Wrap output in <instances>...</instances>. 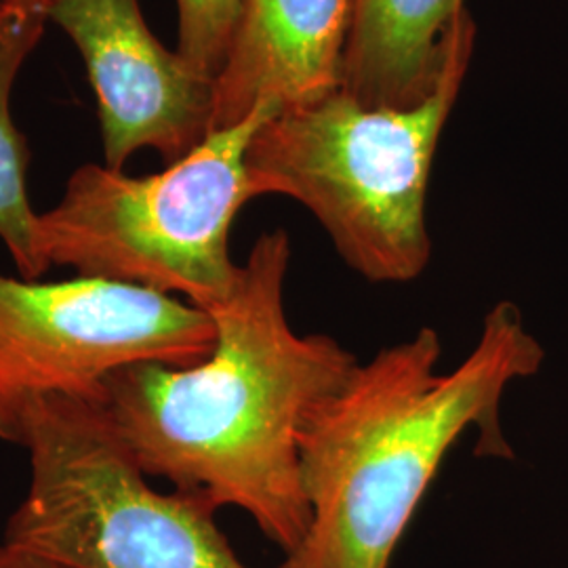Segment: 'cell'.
Segmentation results:
<instances>
[{"label": "cell", "mask_w": 568, "mask_h": 568, "mask_svg": "<svg viewBox=\"0 0 568 568\" xmlns=\"http://www.w3.org/2000/svg\"><path fill=\"white\" fill-rule=\"evenodd\" d=\"M466 11L464 0H352L342 91L371 108L424 102Z\"/></svg>", "instance_id": "9c48e42d"}, {"label": "cell", "mask_w": 568, "mask_h": 568, "mask_svg": "<svg viewBox=\"0 0 568 568\" xmlns=\"http://www.w3.org/2000/svg\"><path fill=\"white\" fill-rule=\"evenodd\" d=\"M47 18L87 63L108 166L143 148L178 163L213 133L215 81L161 44L138 0H55Z\"/></svg>", "instance_id": "52a82bcc"}, {"label": "cell", "mask_w": 568, "mask_h": 568, "mask_svg": "<svg viewBox=\"0 0 568 568\" xmlns=\"http://www.w3.org/2000/svg\"><path fill=\"white\" fill-rule=\"evenodd\" d=\"M239 7L241 0H178V53L213 81L227 60L239 21Z\"/></svg>", "instance_id": "8fae6325"}, {"label": "cell", "mask_w": 568, "mask_h": 568, "mask_svg": "<svg viewBox=\"0 0 568 568\" xmlns=\"http://www.w3.org/2000/svg\"><path fill=\"white\" fill-rule=\"evenodd\" d=\"M0 568H72L60 565L55 560L42 558L39 554L26 551V549L9 546V544H0Z\"/></svg>", "instance_id": "7c38bea8"}, {"label": "cell", "mask_w": 568, "mask_h": 568, "mask_svg": "<svg viewBox=\"0 0 568 568\" xmlns=\"http://www.w3.org/2000/svg\"><path fill=\"white\" fill-rule=\"evenodd\" d=\"M288 264L286 232L262 234L232 295L209 312L211 356L185 368L122 366L105 379L102 400L145 476L203 493L217 508L243 509L284 554L310 525L302 432L361 363L337 339L291 326Z\"/></svg>", "instance_id": "6da1fadb"}, {"label": "cell", "mask_w": 568, "mask_h": 568, "mask_svg": "<svg viewBox=\"0 0 568 568\" xmlns=\"http://www.w3.org/2000/svg\"><path fill=\"white\" fill-rule=\"evenodd\" d=\"M352 0H241L232 47L215 79L213 131L260 105L278 110L342 89Z\"/></svg>", "instance_id": "ba28073f"}, {"label": "cell", "mask_w": 568, "mask_h": 568, "mask_svg": "<svg viewBox=\"0 0 568 568\" xmlns=\"http://www.w3.org/2000/svg\"><path fill=\"white\" fill-rule=\"evenodd\" d=\"M276 112V105H260L154 175L82 164L60 203L39 215L44 260L84 278L143 286L213 312L241 276L227 239L239 211L255 199L246 150Z\"/></svg>", "instance_id": "277c9868"}, {"label": "cell", "mask_w": 568, "mask_h": 568, "mask_svg": "<svg viewBox=\"0 0 568 568\" xmlns=\"http://www.w3.org/2000/svg\"><path fill=\"white\" fill-rule=\"evenodd\" d=\"M30 483L4 544L72 568H251L203 493H159L100 403L53 396L28 419Z\"/></svg>", "instance_id": "5b68a950"}, {"label": "cell", "mask_w": 568, "mask_h": 568, "mask_svg": "<svg viewBox=\"0 0 568 568\" xmlns=\"http://www.w3.org/2000/svg\"><path fill=\"white\" fill-rule=\"evenodd\" d=\"M440 335L413 337L358 363L300 438L310 525L278 568H389L448 453L478 432V457L514 459L501 398L532 377L546 349L511 302L488 310L466 358L440 371Z\"/></svg>", "instance_id": "7a4b0ae2"}, {"label": "cell", "mask_w": 568, "mask_h": 568, "mask_svg": "<svg viewBox=\"0 0 568 568\" xmlns=\"http://www.w3.org/2000/svg\"><path fill=\"white\" fill-rule=\"evenodd\" d=\"M47 16L21 0H0V241L21 278L39 281L51 267L41 248L39 213L26 192L28 150L11 119V91L26 58L41 41Z\"/></svg>", "instance_id": "30bf717a"}, {"label": "cell", "mask_w": 568, "mask_h": 568, "mask_svg": "<svg viewBox=\"0 0 568 568\" xmlns=\"http://www.w3.org/2000/svg\"><path fill=\"white\" fill-rule=\"evenodd\" d=\"M213 349V316L180 297L102 278L0 274V443L23 448L44 398L102 405L105 379L122 366L185 368Z\"/></svg>", "instance_id": "8992f818"}, {"label": "cell", "mask_w": 568, "mask_h": 568, "mask_svg": "<svg viewBox=\"0 0 568 568\" xmlns=\"http://www.w3.org/2000/svg\"><path fill=\"white\" fill-rule=\"evenodd\" d=\"M464 13L424 102L371 108L342 89L278 110L246 150L255 199L288 196L318 220L345 264L371 283H410L432 255L427 185L434 154L474 55Z\"/></svg>", "instance_id": "3957f363"}, {"label": "cell", "mask_w": 568, "mask_h": 568, "mask_svg": "<svg viewBox=\"0 0 568 568\" xmlns=\"http://www.w3.org/2000/svg\"><path fill=\"white\" fill-rule=\"evenodd\" d=\"M21 2H30V4H34V7H39L41 11H44V16H47V11H49V7L55 2V0H21Z\"/></svg>", "instance_id": "4fadbf2b"}]
</instances>
